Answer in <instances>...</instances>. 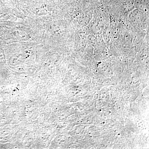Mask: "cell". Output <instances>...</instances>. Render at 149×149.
<instances>
[{"mask_svg":"<svg viewBox=\"0 0 149 149\" xmlns=\"http://www.w3.org/2000/svg\"><path fill=\"white\" fill-rule=\"evenodd\" d=\"M142 12L138 10H136L132 13L130 14V19L134 22H138L141 20V17H143Z\"/></svg>","mask_w":149,"mask_h":149,"instance_id":"6da1fadb","label":"cell"}]
</instances>
